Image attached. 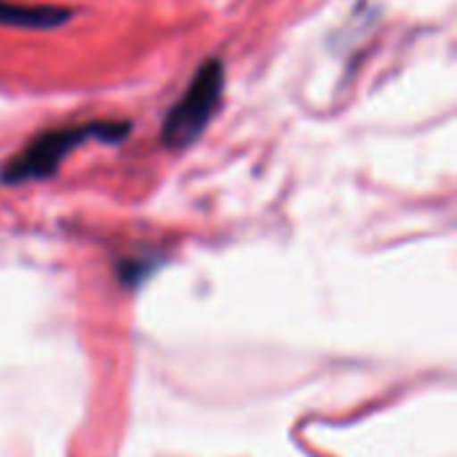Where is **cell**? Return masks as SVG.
<instances>
[{
  "mask_svg": "<svg viewBox=\"0 0 457 457\" xmlns=\"http://www.w3.org/2000/svg\"><path fill=\"white\" fill-rule=\"evenodd\" d=\"M222 94H225V64L220 59H206L195 70L185 94L174 102V107L163 118V129H161L163 147L185 150L187 145H193L217 115Z\"/></svg>",
  "mask_w": 457,
  "mask_h": 457,
  "instance_id": "7a4b0ae2",
  "label": "cell"
},
{
  "mask_svg": "<svg viewBox=\"0 0 457 457\" xmlns=\"http://www.w3.org/2000/svg\"><path fill=\"white\" fill-rule=\"evenodd\" d=\"M72 19V11L54 5H16L0 0V27L16 29H54Z\"/></svg>",
  "mask_w": 457,
  "mask_h": 457,
  "instance_id": "3957f363",
  "label": "cell"
},
{
  "mask_svg": "<svg viewBox=\"0 0 457 457\" xmlns=\"http://www.w3.org/2000/svg\"><path fill=\"white\" fill-rule=\"evenodd\" d=\"M131 134L129 120H88L78 126H64L54 131H43L32 142H27L11 161L0 166V182L3 185H21V182H37L56 174L62 161L86 142H102V145H120Z\"/></svg>",
  "mask_w": 457,
  "mask_h": 457,
  "instance_id": "6da1fadb",
  "label": "cell"
}]
</instances>
